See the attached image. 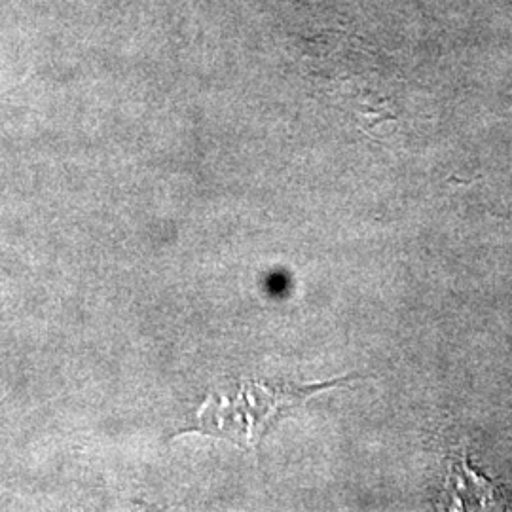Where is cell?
<instances>
[{
    "label": "cell",
    "mask_w": 512,
    "mask_h": 512,
    "mask_svg": "<svg viewBox=\"0 0 512 512\" xmlns=\"http://www.w3.org/2000/svg\"><path fill=\"white\" fill-rule=\"evenodd\" d=\"M355 378H359V374L311 384L287 380H241L236 395H209L198 412L196 429L190 431L232 440L241 448L255 452L268 427L285 412L302 406L315 393L348 384Z\"/></svg>",
    "instance_id": "1"
}]
</instances>
